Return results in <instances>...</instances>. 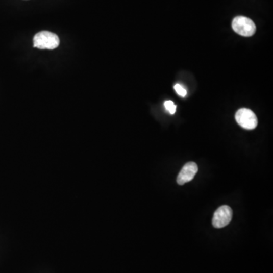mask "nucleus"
<instances>
[{"mask_svg":"<svg viewBox=\"0 0 273 273\" xmlns=\"http://www.w3.org/2000/svg\"><path fill=\"white\" fill-rule=\"evenodd\" d=\"M34 47L40 49H54L59 46V37L51 31H44L37 33L34 37Z\"/></svg>","mask_w":273,"mask_h":273,"instance_id":"1","label":"nucleus"},{"mask_svg":"<svg viewBox=\"0 0 273 273\" xmlns=\"http://www.w3.org/2000/svg\"><path fill=\"white\" fill-rule=\"evenodd\" d=\"M232 28L237 34L243 37H251L256 32V26L254 21L244 16H238L234 18Z\"/></svg>","mask_w":273,"mask_h":273,"instance_id":"2","label":"nucleus"},{"mask_svg":"<svg viewBox=\"0 0 273 273\" xmlns=\"http://www.w3.org/2000/svg\"><path fill=\"white\" fill-rule=\"evenodd\" d=\"M235 119L241 127L246 130H253L258 124L255 113L249 109L242 108L238 110L235 114Z\"/></svg>","mask_w":273,"mask_h":273,"instance_id":"3","label":"nucleus"},{"mask_svg":"<svg viewBox=\"0 0 273 273\" xmlns=\"http://www.w3.org/2000/svg\"><path fill=\"white\" fill-rule=\"evenodd\" d=\"M233 212L229 206H221L215 212L213 218V226L216 229L226 227L232 221Z\"/></svg>","mask_w":273,"mask_h":273,"instance_id":"4","label":"nucleus"},{"mask_svg":"<svg viewBox=\"0 0 273 273\" xmlns=\"http://www.w3.org/2000/svg\"><path fill=\"white\" fill-rule=\"evenodd\" d=\"M198 171V166L193 162H190L184 165L182 169L179 172L177 178V182L179 185H183L187 182L193 180L194 176Z\"/></svg>","mask_w":273,"mask_h":273,"instance_id":"5","label":"nucleus"},{"mask_svg":"<svg viewBox=\"0 0 273 273\" xmlns=\"http://www.w3.org/2000/svg\"><path fill=\"white\" fill-rule=\"evenodd\" d=\"M164 105H165V109H166L168 111V112H169L170 114H171V115H173V114L176 112V106L175 105L174 103H173L172 101H165Z\"/></svg>","mask_w":273,"mask_h":273,"instance_id":"6","label":"nucleus"},{"mask_svg":"<svg viewBox=\"0 0 273 273\" xmlns=\"http://www.w3.org/2000/svg\"><path fill=\"white\" fill-rule=\"evenodd\" d=\"M174 88L175 90H176V93H177L178 94L180 95V96H182V97H184V96H186V90H185V89L184 88V87H182L181 84H176V85H175Z\"/></svg>","mask_w":273,"mask_h":273,"instance_id":"7","label":"nucleus"}]
</instances>
